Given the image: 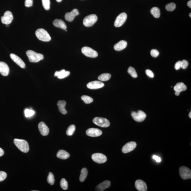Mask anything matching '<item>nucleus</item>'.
Returning <instances> with one entry per match:
<instances>
[{
  "label": "nucleus",
  "instance_id": "nucleus-21",
  "mask_svg": "<svg viewBox=\"0 0 191 191\" xmlns=\"http://www.w3.org/2000/svg\"><path fill=\"white\" fill-rule=\"evenodd\" d=\"M70 72L69 71H65V69H62L60 71H56L55 73L54 76L59 79L65 78L69 75Z\"/></svg>",
  "mask_w": 191,
  "mask_h": 191
},
{
  "label": "nucleus",
  "instance_id": "nucleus-36",
  "mask_svg": "<svg viewBox=\"0 0 191 191\" xmlns=\"http://www.w3.org/2000/svg\"><path fill=\"white\" fill-rule=\"evenodd\" d=\"M43 7L46 10H49L50 9V0H42Z\"/></svg>",
  "mask_w": 191,
  "mask_h": 191
},
{
  "label": "nucleus",
  "instance_id": "nucleus-5",
  "mask_svg": "<svg viewBox=\"0 0 191 191\" xmlns=\"http://www.w3.org/2000/svg\"><path fill=\"white\" fill-rule=\"evenodd\" d=\"M93 122L95 124L102 128H107L109 126V121L105 118L96 117L93 119Z\"/></svg>",
  "mask_w": 191,
  "mask_h": 191
},
{
  "label": "nucleus",
  "instance_id": "nucleus-29",
  "mask_svg": "<svg viewBox=\"0 0 191 191\" xmlns=\"http://www.w3.org/2000/svg\"><path fill=\"white\" fill-rule=\"evenodd\" d=\"M88 174L87 170L86 168H83L81 170V174L79 177V180L80 182L84 181Z\"/></svg>",
  "mask_w": 191,
  "mask_h": 191
},
{
  "label": "nucleus",
  "instance_id": "nucleus-30",
  "mask_svg": "<svg viewBox=\"0 0 191 191\" xmlns=\"http://www.w3.org/2000/svg\"><path fill=\"white\" fill-rule=\"evenodd\" d=\"M75 130V126L74 125H71L68 127L66 131V134L69 136H71L73 134Z\"/></svg>",
  "mask_w": 191,
  "mask_h": 191
},
{
  "label": "nucleus",
  "instance_id": "nucleus-39",
  "mask_svg": "<svg viewBox=\"0 0 191 191\" xmlns=\"http://www.w3.org/2000/svg\"><path fill=\"white\" fill-rule=\"evenodd\" d=\"M188 62L186 60H183L181 62V68L183 69H186L188 67Z\"/></svg>",
  "mask_w": 191,
  "mask_h": 191
},
{
  "label": "nucleus",
  "instance_id": "nucleus-48",
  "mask_svg": "<svg viewBox=\"0 0 191 191\" xmlns=\"http://www.w3.org/2000/svg\"><path fill=\"white\" fill-rule=\"evenodd\" d=\"M189 118H191V112H190V113H189Z\"/></svg>",
  "mask_w": 191,
  "mask_h": 191
},
{
  "label": "nucleus",
  "instance_id": "nucleus-10",
  "mask_svg": "<svg viewBox=\"0 0 191 191\" xmlns=\"http://www.w3.org/2000/svg\"><path fill=\"white\" fill-rule=\"evenodd\" d=\"M92 159L94 162L98 164H102L107 161V158L105 155L102 153L94 154L92 156Z\"/></svg>",
  "mask_w": 191,
  "mask_h": 191
},
{
  "label": "nucleus",
  "instance_id": "nucleus-26",
  "mask_svg": "<svg viewBox=\"0 0 191 191\" xmlns=\"http://www.w3.org/2000/svg\"><path fill=\"white\" fill-rule=\"evenodd\" d=\"M186 89H187V86L183 83H178L174 87V89L175 91L180 92L186 91Z\"/></svg>",
  "mask_w": 191,
  "mask_h": 191
},
{
  "label": "nucleus",
  "instance_id": "nucleus-9",
  "mask_svg": "<svg viewBox=\"0 0 191 191\" xmlns=\"http://www.w3.org/2000/svg\"><path fill=\"white\" fill-rule=\"evenodd\" d=\"M179 172L180 177L184 180L191 179V171L187 167L184 166L180 167L179 169Z\"/></svg>",
  "mask_w": 191,
  "mask_h": 191
},
{
  "label": "nucleus",
  "instance_id": "nucleus-44",
  "mask_svg": "<svg viewBox=\"0 0 191 191\" xmlns=\"http://www.w3.org/2000/svg\"><path fill=\"white\" fill-rule=\"evenodd\" d=\"M153 159L155 160L158 162H161V158L158 156H155V155L153 156Z\"/></svg>",
  "mask_w": 191,
  "mask_h": 191
},
{
  "label": "nucleus",
  "instance_id": "nucleus-32",
  "mask_svg": "<svg viewBox=\"0 0 191 191\" xmlns=\"http://www.w3.org/2000/svg\"><path fill=\"white\" fill-rule=\"evenodd\" d=\"M81 99L86 104H89L93 102V98L91 97L86 95H83L81 97Z\"/></svg>",
  "mask_w": 191,
  "mask_h": 191
},
{
  "label": "nucleus",
  "instance_id": "nucleus-38",
  "mask_svg": "<svg viewBox=\"0 0 191 191\" xmlns=\"http://www.w3.org/2000/svg\"><path fill=\"white\" fill-rule=\"evenodd\" d=\"M7 177L6 173L4 171H0V182L3 181Z\"/></svg>",
  "mask_w": 191,
  "mask_h": 191
},
{
  "label": "nucleus",
  "instance_id": "nucleus-41",
  "mask_svg": "<svg viewBox=\"0 0 191 191\" xmlns=\"http://www.w3.org/2000/svg\"><path fill=\"white\" fill-rule=\"evenodd\" d=\"M33 4V0H25V4L26 7H29L32 6Z\"/></svg>",
  "mask_w": 191,
  "mask_h": 191
},
{
  "label": "nucleus",
  "instance_id": "nucleus-16",
  "mask_svg": "<svg viewBox=\"0 0 191 191\" xmlns=\"http://www.w3.org/2000/svg\"><path fill=\"white\" fill-rule=\"evenodd\" d=\"M10 57L13 61H14L16 64H17L21 68H25L26 67V65H25L24 62L19 56L14 54V53H11L10 55Z\"/></svg>",
  "mask_w": 191,
  "mask_h": 191
},
{
  "label": "nucleus",
  "instance_id": "nucleus-25",
  "mask_svg": "<svg viewBox=\"0 0 191 191\" xmlns=\"http://www.w3.org/2000/svg\"><path fill=\"white\" fill-rule=\"evenodd\" d=\"M58 158L61 159H66L69 157L70 154L68 152L63 150H60L58 152L57 154Z\"/></svg>",
  "mask_w": 191,
  "mask_h": 191
},
{
  "label": "nucleus",
  "instance_id": "nucleus-20",
  "mask_svg": "<svg viewBox=\"0 0 191 191\" xmlns=\"http://www.w3.org/2000/svg\"><path fill=\"white\" fill-rule=\"evenodd\" d=\"M111 183L109 180H105L97 186L95 190L97 191H103L109 188Z\"/></svg>",
  "mask_w": 191,
  "mask_h": 191
},
{
  "label": "nucleus",
  "instance_id": "nucleus-19",
  "mask_svg": "<svg viewBox=\"0 0 191 191\" xmlns=\"http://www.w3.org/2000/svg\"><path fill=\"white\" fill-rule=\"evenodd\" d=\"M9 73V68L5 62L0 61V73L4 76H7Z\"/></svg>",
  "mask_w": 191,
  "mask_h": 191
},
{
  "label": "nucleus",
  "instance_id": "nucleus-2",
  "mask_svg": "<svg viewBox=\"0 0 191 191\" xmlns=\"http://www.w3.org/2000/svg\"><path fill=\"white\" fill-rule=\"evenodd\" d=\"M36 36L40 41L47 42L51 41V37L47 31L43 28H39L35 31Z\"/></svg>",
  "mask_w": 191,
  "mask_h": 191
},
{
  "label": "nucleus",
  "instance_id": "nucleus-23",
  "mask_svg": "<svg viewBox=\"0 0 191 191\" xmlns=\"http://www.w3.org/2000/svg\"><path fill=\"white\" fill-rule=\"evenodd\" d=\"M53 25L56 27L61 28L63 30H66L67 27L65 22L60 19H55L53 22Z\"/></svg>",
  "mask_w": 191,
  "mask_h": 191
},
{
  "label": "nucleus",
  "instance_id": "nucleus-1",
  "mask_svg": "<svg viewBox=\"0 0 191 191\" xmlns=\"http://www.w3.org/2000/svg\"><path fill=\"white\" fill-rule=\"evenodd\" d=\"M26 53L29 61L31 62H38L44 59V56L42 54L37 53L33 50H28Z\"/></svg>",
  "mask_w": 191,
  "mask_h": 191
},
{
  "label": "nucleus",
  "instance_id": "nucleus-22",
  "mask_svg": "<svg viewBox=\"0 0 191 191\" xmlns=\"http://www.w3.org/2000/svg\"><path fill=\"white\" fill-rule=\"evenodd\" d=\"M127 42L126 41H121L115 45L114 49L117 51H120L125 49L127 46Z\"/></svg>",
  "mask_w": 191,
  "mask_h": 191
},
{
  "label": "nucleus",
  "instance_id": "nucleus-17",
  "mask_svg": "<svg viewBox=\"0 0 191 191\" xmlns=\"http://www.w3.org/2000/svg\"><path fill=\"white\" fill-rule=\"evenodd\" d=\"M135 187L139 191H146L147 190V186L145 182L143 180H138L136 181Z\"/></svg>",
  "mask_w": 191,
  "mask_h": 191
},
{
  "label": "nucleus",
  "instance_id": "nucleus-47",
  "mask_svg": "<svg viewBox=\"0 0 191 191\" xmlns=\"http://www.w3.org/2000/svg\"><path fill=\"white\" fill-rule=\"evenodd\" d=\"M180 92L175 91V94L176 96H178L180 95Z\"/></svg>",
  "mask_w": 191,
  "mask_h": 191
},
{
  "label": "nucleus",
  "instance_id": "nucleus-15",
  "mask_svg": "<svg viewBox=\"0 0 191 191\" xmlns=\"http://www.w3.org/2000/svg\"><path fill=\"white\" fill-rule=\"evenodd\" d=\"M79 14L78 10L77 9H74L71 12L67 13L65 15V20L69 22H72L73 21L76 16Z\"/></svg>",
  "mask_w": 191,
  "mask_h": 191
},
{
  "label": "nucleus",
  "instance_id": "nucleus-33",
  "mask_svg": "<svg viewBox=\"0 0 191 191\" xmlns=\"http://www.w3.org/2000/svg\"><path fill=\"white\" fill-rule=\"evenodd\" d=\"M47 182L51 185L54 184L55 182L54 175L51 172L49 173L47 178Z\"/></svg>",
  "mask_w": 191,
  "mask_h": 191
},
{
  "label": "nucleus",
  "instance_id": "nucleus-34",
  "mask_svg": "<svg viewBox=\"0 0 191 191\" xmlns=\"http://www.w3.org/2000/svg\"><path fill=\"white\" fill-rule=\"evenodd\" d=\"M166 9L168 11H174L176 8V5L174 3H170L166 6Z\"/></svg>",
  "mask_w": 191,
  "mask_h": 191
},
{
  "label": "nucleus",
  "instance_id": "nucleus-49",
  "mask_svg": "<svg viewBox=\"0 0 191 191\" xmlns=\"http://www.w3.org/2000/svg\"><path fill=\"white\" fill-rule=\"evenodd\" d=\"M56 1L58 2H60L62 1V0H56Z\"/></svg>",
  "mask_w": 191,
  "mask_h": 191
},
{
  "label": "nucleus",
  "instance_id": "nucleus-37",
  "mask_svg": "<svg viewBox=\"0 0 191 191\" xmlns=\"http://www.w3.org/2000/svg\"><path fill=\"white\" fill-rule=\"evenodd\" d=\"M24 112L25 116L27 118L31 117L35 114V112L34 110L28 109L25 110Z\"/></svg>",
  "mask_w": 191,
  "mask_h": 191
},
{
  "label": "nucleus",
  "instance_id": "nucleus-6",
  "mask_svg": "<svg viewBox=\"0 0 191 191\" xmlns=\"http://www.w3.org/2000/svg\"><path fill=\"white\" fill-rule=\"evenodd\" d=\"M81 52L83 54L87 57L96 58L98 56V52L89 47H83L81 49Z\"/></svg>",
  "mask_w": 191,
  "mask_h": 191
},
{
  "label": "nucleus",
  "instance_id": "nucleus-43",
  "mask_svg": "<svg viewBox=\"0 0 191 191\" xmlns=\"http://www.w3.org/2000/svg\"><path fill=\"white\" fill-rule=\"evenodd\" d=\"M181 61H178V62L176 63L175 66H174V68L176 70H179L181 68Z\"/></svg>",
  "mask_w": 191,
  "mask_h": 191
},
{
  "label": "nucleus",
  "instance_id": "nucleus-42",
  "mask_svg": "<svg viewBox=\"0 0 191 191\" xmlns=\"http://www.w3.org/2000/svg\"><path fill=\"white\" fill-rule=\"evenodd\" d=\"M146 74L148 76V77L153 78L154 77V74L153 71H151L150 69H147L146 70Z\"/></svg>",
  "mask_w": 191,
  "mask_h": 191
},
{
  "label": "nucleus",
  "instance_id": "nucleus-7",
  "mask_svg": "<svg viewBox=\"0 0 191 191\" xmlns=\"http://www.w3.org/2000/svg\"><path fill=\"white\" fill-rule=\"evenodd\" d=\"M127 15L125 13H121L116 17L114 22V26L116 27L122 26L126 21L127 19Z\"/></svg>",
  "mask_w": 191,
  "mask_h": 191
},
{
  "label": "nucleus",
  "instance_id": "nucleus-3",
  "mask_svg": "<svg viewBox=\"0 0 191 191\" xmlns=\"http://www.w3.org/2000/svg\"><path fill=\"white\" fill-rule=\"evenodd\" d=\"M14 143L17 148L23 153H27L29 150V146L27 142L25 140L15 139Z\"/></svg>",
  "mask_w": 191,
  "mask_h": 191
},
{
  "label": "nucleus",
  "instance_id": "nucleus-18",
  "mask_svg": "<svg viewBox=\"0 0 191 191\" xmlns=\"http://www.w3.org/2000/svg\"><path fill=\"white\" fill-rule=\"evenodd\" d=\"M38 127L42 135L43 136H46L48 135L49 132V128L44 122H40L39 124Z\"/></svg>",
  "mask_w": 191,
  "mask_h": 191
},
{
  "label": "nucleus",
  "instance_id": "nucleus-35",
  "mask_svg": "<svg viewBox=\"0 0 191 191\" xmlns=\"http://www.w3.org/2000/svg\"><path fill=\"white\" fill-rule=\"evenodd\" d=\"M60 186L64 190H67L68 188L67 182L65 178H62L60 181Z\"/></svg>",
  "mask_w": 191,
  "mask_h": 191
},
{
  "label": "nucleus",
  "instance_id": "nucleus-12",
  "mask_svg": "<svg viewBox=\"0 0 191 191\" xmlns=\"http://www.w3.org/2000/svg\"><path fill=\"white\" fill-rule=\"evenodd\" d=\"M137 143L135 142L131 141L125 144L122 149V151L124 153H127L132 151L136 148Z\"/></svg>",
  "mask_w": 191,
  "mask_h": 191
},
{
  "label": "nucleus",
  "instance_id": "nucleus-4",
  "mask_svg": "<svg viewBox=\"0 0 191 191\" xmlns=\"http://www.w3.org/2000/svg\"><path fill=\"white\" fill-rule=\"evenodd\" d=\"M98 18L95 14H91L86 16L83 19V25L86 27H90L94 24L98 20Z\"/></svg>",
  "mask_w": 191,
  "mask_h": 191
},
{
  "label": "nucleus",
  "instance_id": "nucleus-13",
  "mask_svg": "<svg viewBox=\"0 0 191 191\" xmlns=\"http://www.w3.org/2000/svg\"><path fill=\"white\" fill-rule=\"evenodd\" d=\"M102 132L101 130L97 128H91L87 130L86 134L89 136L97 137L102 135Z\"/></svg>",
  "mask_w": 191,
  "mask_h": 191
},
{
  "label": "nucleus",
  "instance_id": "nucleus-14",
  "mask_svg": "<svg viewBox=\"0 0 191 191\" xmlns=\"http://www.w3.org/2000/svg\"><path fill=\"white\" fill-rule=\"evenodd\" d=\"M104 86L103 82L99 81H92L87 83V87L90 89H97L101 88Z\"/></svg>",
  "mask_w": 191,
  "mask_h": 191
},
{
  "label": "nucleus",
  "instance_id": "nucleus-27",
  "mask_svg": "<svg viewBox=\"0 0 191 191\" xmlns=\"http://www.w3.org/2000/svg\"><path fill=\"white\" fill-rule=\"evenodd\" d=\"M150 12L154 17L158 18L160 16V10L157 7H153L150 10Z\"/></svg>",
  "mask_w": 191,
  "mask_h": 191
},
{
  "label": "nucleus",
  "instance_id": "nucleus-46",
  "mask_svg": "<svg viewBox=\"0 0 191 191\" xmlns=\"http://www.w3.org/2000/svg\"><path fill=\"white\" fill-rule=\"evenodd\" d=\"M187 5L189 7H190V8H191V0H190V1H188V2L187 3Z\"/></svg>",
  "mask_w": 191,
  "mask_h": 191
},
{
  "label": "nucleus",
  "instance_id": "nucleus-24",
  "mask_svg": "<svg viewBox=\"0 0 191 191\" xmlns=\"http://www.w3.org/2000/svg\"><path fill=\"white\" fill-rule=\"evenodd\" d=\"M66 103L65 101H59L57 103V106L59 111L62 114L65 115L67 113V111L65 109V106Z\"/></svg>",
  "mask_w": 191,
  "mask_h": 191
},
{
  "label": "nucleus",
  "instance_id": "nucleus-40",
  "mask_svg": "<svg viewBox=\"0 0 191 191\" xmlns=\"http://www.w3.org/2000/svg\"><path fill=\"white\" fill-rule=\"evenodd\" d=\"M150 54L152 57H156L159 56V52L156 49H153L150 52Z\"/></svg>",
  "mask_w": 191,
  "mask_h": 191
},
{
  "label": "nucleus",
  "instance_id": "nucleus-28",
  "mask_svg": "<svg viewBox=\"0 0 191 191\" xmlns=\"http://www.w3.org/2000/svg\"><path fill=\"white\" fill-rule=\"evenodd\" d=\"M111 74L108 73H104L98 76V79L100 81H108L111 78Z\"/></svg>",
  "mask_w": 191,
  "mask_h": 191
},
{
  "label": "nucleus",
  "instance_id": "nucleus-51",
  "mask_svg": "<svg viewBox=\"0 0 191 191\" xmlns=\"http://www.w3.org/2000/svg\"><path fill=\"white\" fill-rule=\"evenodd\" d=\"M65 31H67V30H65Z\"/></svg>",
  "mask_w": 191,
  "mask_h": 191
},
{
  "label": "nucleus",
  "instance_id": "nucleus-11",
  "mask_svg": "<svg viewBox=\"0 0 191 191\" xmlns=\"http://www.w3.org/2000/svg\"><path fill=\"white\" fill-rule=\"evenodd\" d=\"M13 20V15L11 12L9 11H6L4 16L1 17V22L6 25L10 24Z\"/></svg>",
  "mask_w": 191,
  "mask_h": 191
},
{
  "label": "nucleus",
  "instance_id": "nucleus-45",
  "mask_svg": "<svg viewBox=\"0 0 191 191\" xmlns=\"http://www.w3.org/2000/svg\"><path fill=\"white\" fill-rule=\"evenodd\" d=\"M4 154V151L2 149L0 148V157L2 156Z\"/></svg>",
  "mask_w": 191,
  "mask_h": 191
},
{
  "label": "nucleus",
  "instance_id": "nucleus-50",
  "mask_svg": "<svg viewBox=\"0 0 191 191\" xmlns=\"http://www.w3.org/2000/svg\"><path fill=\"white\" fill-rule=\"evenodd\" d=\"M189 16H190V17H191V13H190V14H189Z\"/></svg>",
  "mask_w": 191,
  "mask_h": 191
},
{
  "label": "nucleus",
  "instance_id": "nucleus-8",
  "mask_svg": "<svg viewBox=\"0 0 191 191\" xmlns=\"http://www.w3.org/2000/svg\"><path fill=\"white\" fill-rule=\"evenodd\" d=\"M131 116L134 120L138 122L143 121L147 116L144 112L140 110H138L137 112H132L131 113Z\"/></svg>",
  "mask_w": 191,
  "mask_h": 191
},
{
  "label": "nucleus",
  "instance_id": "nucleus-31",
  "mask_svg": "<svg viewBox=\"0 0 191 191\" xmlns=\"http://www.w3.org/2000/svg\"><path fill=\"white\" fill-rule=\"evenodd\" d=\"M128 72L134 78H136L138 76L135 69L132 67H130L128 68Z\"/></svg>",
  "mask_w": 191,
  "mask_h": 191
}]
</instances>
